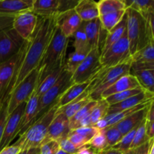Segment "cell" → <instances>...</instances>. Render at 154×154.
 <instances>
[{
    "mask_svg": "<svg viewBox=\"0 0 154 154\" xmlns=\"http://www.w3.org/2000/svg\"><path fill=\"white\" fill-rule=\"evenodd\" d=\"M56 28V17L45 18L38 17L35 29L31 37L26 40L25 54L20 67L11 81L5 99L8 97L14 89L29 74L37 69Z\"/></svg>",
    "mask_w": 154,
    "mask_h": 154,
    "instance_id": "obj_1",
    "label": "cell"
},
{
    "mask_svg": "<svg viewBox=\"0 0 154 154\" xmlns=\"http://www.w3.org/2000/svg\"><path fill=\"white\" fill-rule=\"evenodd\" d=\"M126 33L129 44L130 54L132 55L139 50L153 43V17L150 14L144 19L138 12L132 8L126 10Z\"/></svg>",
    "mask_w": 154,
    "mask_h": 154,
    "instance_id": "obj_2",
    "label": "cell"
},
{
    "mask_svg": "<svg viewBox=\"0 0 154 154\" xmlns=\"http://www.w3.org/2000/svg\"><path fill=\"white\" fill-rule=\"evenodd\" d=\"M69 39L57 27L56 28L37 68L38 72V84L51 72L64 67Z\"/></svg>",
    "mask_w": 154,
    "mask_h": 154,
    "instance_id": "obj_3",
    "label": "cell"
},
{
    "mask_svg": "<svg viewBox=\"0 0 154 154\" xmlns=\"http://www.w3.org/2000/svg\"><path fill=\"white\" fill-rule=\"evenodd\" d=\"M57 102L58 100L56 101L43 115L33 122L20 135L19 139L14 144L19 147L21 150L39 148L46 137L50 124L57 114L59 108Z\"/></svg>",
    "mask_w": 154,
    "mask_h": 154,
    "instance_id": "obj_4",
    "label": "cell"
},
{
    "mask_svg": "<svg viewBox=\"0 0 154 154\" xmlns=\"http://www.w3.org/2000/svg\"><path fill=\"white\" fill-rule=\"evenodd\" d=\"M72 74L67 72L64 68V70H63L61 76L54 84V85L39 98L37 114H36L33 122L37 120L41 116L43 115L51 108V105L56 101L58 100L62 94L72 84H74L72 82Z\"/></svg>",
    "mask_w": 154,
    "mask_h": 154,
    "instance_id": "obj_5",
    "label": "cell"
},
{
    "mask_svg": "<svg viewBox=\"0 0 154 154\" xmlns=\"http://www.w3.org/2000/svg\"><path fill=\"white\" fill-rule=\"evenodd\" d=\"M38 81L37 69L29 74L10 93L8 102V114H10L20 104L26 102L35 90Z\"/></svg>",
    "mask_w": 154,
    "mask_h": 154,
    "instance_id": "obj_6",
    "label": "cell"
},
{
    "mask_svg": "<svg viewBox=\"0 0 154 154\" xmlns=\"http://www.w3.org/2000/svg\"><path fill=\"white\" fill-rule=\"evenodd\" d=\"M132 61L127 33L101 54V63L105 68H111L126 62Z\"/></svg>",
    "mask_w": 154,
    "mask_h": 154,
    "instance_id": "obj_7",
    "label": "cell"
},
{
    "mask_svg": "<svg viewBox=\"0 0 154 154\" xmlns=\"http://www.w3.org/2000/svg\"><path fill=\"white\" fill-rule=\"evenodd\" d=\"M101 52L98 49H92L72 74L73 84H81L91 80L101 69Z\"/></svg>",
    "mask_w": 154,
    "mask_h": 154,
    "instance_id": "obj_8",
    "label": "cell"
},
{
    "mask_svg": "<svg viewBox=\"0 0 154 154\" xmlns=\"http://www.w3.org/2000/svg\"><path fill=\"white\" fill-rule=\"evenodd\" d=\"M25 42L12 26L0 30V64L16 55Z\"/></svg>",
    "mask_w": 154,
    "mask_h": 154,
    "instance_id": "obj_9",
    "label": "cell"
},
{
    "mask_svg": "<svg viewBox=\"0 0 154 154\" xmlns=\"http://www.w3.org/2000/svg\"><path fill=\"white\" fill-rule=\"evenodd\" d=\"M26 104V102L20 104L11 114L8 116L2 138L0 142V150L10 145L12 140L18 135L20 123L23 115Z\"/></svg>",
    "mask_w": 154,
    "mask_h": 154,
    "instance_id": "obj_10",
    "label": "cell"
},
{
    "mask_svg": "<svg viewBox=\"0 0 154 154\" xmlns=\"http://www.w3.org/2000/svg\"><path fill=\"white\" fill-rule=\"evenodd\" d=\"M84 27L91 50L98 49L102 52L108 32L103 28L99 18L88 22H84Z\"/></svg>",
    "mask_w": 154,
    "mask_h": 154,
    "instance_id": "obj_11",
    "label": "cell"
},
{
    "mask_svg": "<svg viewBox=\"0 0 154 154\" xmlns=\"http://www.w3.org/2000/svg\"><path fill=\"white\" fill-rule=\"evenodd\" d=\"M38 17L32 11L17 15L13 19L12 27L20 36L26 41L31 37L35 29Z\"/></svg>",
    "mask_w": 154,
    "mask_h": 154,
    "instance_id": "obj_12",
    "label": "cell"
},
{
    "mask_svg": "<svg viewBox=\"0 0 154 154\" xmlns=\"http://www.w3.org/2000/svg\"><path fill=\"white\" fill-rule=\"evenodd\" d=\"M33 0H0V17L14 19L17 15L32 11Z\"/></svg>",
    "mask_w": 154,
    "mask_h": 154,
    "instance_id": "obj_13",
    "label": "cell"
},
{
    "mask_svg": "<svg viewBox=\"0 0 154 154\" xmlns=\"http://www.w3.org/2000/svg\"><path fill=\"white\" fill-rule=\"evenodd\" d=\"M70 132L69 119L63 113L57 112L55 117L50 124L46 137L42 144L50 141H57L66 138Z\"/></svg>",
    "mask_w": 154,
    "mask_h": 154,
    "instance_id": "obj_14",
    "label": "cell"
},
{
    "mask_svg": "<svg viewBox=\"0 0 154 154\" xmlns=\"http://www.w3.org/2000/svg\"><path fill=\"white\" fill-rule=\"evenodd\" d=\"M57 27L66 38L72 37L74 33L81 26V20L77 14L75 9L63 12L56 17Z\"/></svg>",
    "mask_w": 154,
    "mask_h": 154,
    "instance_id": "obj_15",
    "label": "cell"
},
{
    "mask_svg": "<svg viewBox=\"0 0 154 154\" xmlns=\"http://www.w3.org/2000/svg\"><path fill=\"white\" fill-rule=\"evenodd\" d=\"M153 96L154 93L144 90L141 93H138L135 96H131L123 102L110 105L108 114L120 112V111L138 106V105L144 103V102L153 100Z\"/></svg>",
    "mask_w": 154,
    "mask_h": 154,
    "instance_id": "obj_16",
    "label": "cell"
},
{
    "mask_svg": "<svg viewBox=\"0 0 154 154\" xmlns=\"http://www.w3.org/2000/svg\"><path fill=\"white\" fill-rule=\"evenodd\" d=\"M19 53V52H18ZM18 53L8 61L0 64V101L5 99L8 88L14 74Z\"/></svg>",
    "mask_w": 154,
    "mask_h": 154,
    "instance_id": "obj_17",
    "label": "cell"
},
{
    "mask_svg": "<svg viewBox=\"0 0 154 154\" xmlns=\"http://www.w3.org/2000/svg\"><path fill=\"white\" fill-rule=\"evenodd\" d=\"M32 12L39 17H57L60 14V0H33Z\"/></svg>",
    "mask_w": 154,
    "mask_h": 154,
    "instance_id": "obj_18",
    "label": "cell"
},
{
    "mask_svg": "<svg viewBox=\"0 0 154 154\" xmlns=\"http://www.w3.org/2000/svg\"><path fill=\"white\" fill-rule=\"evenodd\" d=\"M150 105L146 108L139 110V111L132 114L131 115L125 117L124 119L118 122L117 124L114 125V126L120 131L123 136L132 129L138 127L139 125L145 120Z\"/></svg>",
    "mask_w": 154,
    "mask_h": 154,
    "instance_id": "obj_19",
    "label": "cell"
},
{
    "mask_svg": "<svg viewBox=\"0 0 154 154\" xmlns=\"http://www.w3.org/2000/svg\"><path fill=\"white\" fill-rule=\"evenodd\" d=\"M139 83L132 75H126L117 80L113 85L102 93L101 99H105L111 95L139 87Z\"/></svg>",
    "mask_w": 154,
    "mask_h": 154,
    "instance_id": "obj_20",
    "label": "cell"
},
{
    "mask_svg": "<svg viewBox=\"0 0 154 154\" xmlns=\"http://www.w3.org/2000/svg\"><path fill=\"white\" fill-rule=\"evenodd\" d=\"M38 100V96L36 94L34 90L33 93L26 104L23 115L22 120H21L19 126L18 134H20V135H21L33 123V120H34L36 114H37Z\"/></svg>",
    "mask_w": 154,
    "mask_h": 154,
    "instance_id": "obj_21",
    "label": "cell"
},
{
    "mask_svg": "<svg viewBox=\"0 0 154 154\" xmlns=\"http://www.w3.org/2000/svg\"><path fill=\"white\" fill-rule=\"evenodd\" d=\"M93 78L88 81L81 83V84H74L70 87H69L59 98L58 102H57L59 108L69 105V103H71L74 100L78 99L79 96H81L90 87L92 81H93Z\"/></svg>",
    "mask_w": 154,
    "mask_h": 154,
    "instance_id": "obj_22",
    "label": "cell"
},
{
    "mask_svg": "<svg viewBox=\"0 0 154 154\" xmlns=\"http://www.w3.org/2000/svg\"><path fill=\"white\" fill-rule=\"evenodd\" d=\"M75 11L82 22H88L99 17L97 2L91 0L78 1Z\"/></svg>",
    "mask_w": 154,
    "mask_h": 154,
    "instance_id": "obj_23",
    "label": "cell"
},
{
    "mask_svg": "<svg viewBox=\"0 0 154 154\" xmlns=\"http://www.w3.org/2000/svg\"><path fill=\"white\" fill-rule=\"evenodd\" d=\"M90 87H89L88 88H87V90H86L81 96H79L78 99H76L75 100H74L73 102L69 103V105H66V106L58 108L57 112L63 113V114L66 115V117H67L68 119H70L71 117H73L79 110H81L83 107L85 106L87 104H88L89 102L92 100L91 98L90 97Z\"/></svg>",
    "mask_w": 154,
    "mask_h": 154,
    "instance_id": "obj_24",
    "label": "cell"
},
{
    "mask_svg": "<svg viewBox=\"0 0 154 154\" xmlns=\"http://www.w3.org/2000/svg\"><path fill=\"white\" fill-rule=\"evenodd\" d=\"M126 8H132L140 14L144 19L154 14L153 0H123Z\"/></svg>",
    "mask_w": 154,
    "mask_h": 154,
    "instance_id": "obj_25",
    "label": "cell"
},
{
    "mask_svg": "<svg viewBox=\"0 0 154 154\" xmlns=\"http://www.w3.org/2000/svg\"><path fill=\"white\" fill-rule=\"evenodd\" d=\"M126 31V15L125 14L124 17L121 20L120 23L117 25H116L112 29L110 30L107 35L106 39H105V44L102 48L101 54H103L105 51H106L110 47L114 45L115 42L120 40L123 35H124L125 32Z\"/></svg>",
    "mask_w": 154,
    "mask_h": 154,
    "instance_id": "obj_26",
    "label": "cell"
},
{
    "mask_svg": "<svg viewBox=\"0 0 154 154\" xmlns=\"http://www.w3.org/2000/svg\"><path fill=\"white\" fill-rule=\"evenodd\" d=\"M64 67L54 70L51 73L48 74L39 84H38L37 87H36L35 90V92L38 96L39 98L42 95L45 94L50 88H51L54 85V84L57 82V80L61 76L62 73H63V70H64Z\"/></svg>",
    "mask_w": 154,
    "mask_h": 154,
    "instance_id": "obj_27",
    "label": "cell"
},
{
    "mask_svg": "<svg viewBox=\"0 0 154 154\" xmlns=\"http://www.w3.org/2000/svg\"><path fill=\"white\" fill-rule=\"evenodd\" d=\"M153 101V100H151V101H149V102H144V103L141 104V105H138V106L134 107V108H129V109L124 110V111H120V112L114 113V114H107V115L104 117V119L107 121V123H108V127H109V126H114V125L117 124L118 122H120V120L124 119L125 117L131 115L132 114L139 111V110L146 108V107L148 106V105H150Z\"/></svg>",
    "mask_w": 154,
    "mask_h": 154,
    "instance_id": "obj_28",
    "label": "cell"
},
{
    "mask_svg": "<svg viewBox=\"0 0 154 154\" xmlns=\"http://www.w3.org/2000/svg\"><path fill=\"white\" fill-rule=\"evenodd\" d=\"M144 90L154 93V70H144L131 73Z\"/></svg>",
    "mask_w": 154,
    "mask_h": 154,
    "instance_id": "obj_29",
    "label": "cell"
},
{
    "mask_svg": "<svg viewBox=\"0 0 154 154\" xmlns=\"http://www.w3.org/2000/svg\"><path fill=\"white\" fill-rule=\"evenodd\" d=\"M125 14H126V10L117 11L101 15L99 16V19L103 28L108 32L121 21Z\"/></svg>",
    "mask_w": 154,
    "mask_h": 154,
    "instance_id": "obj_30",
    "label": "cell"
},
{
    "mask_svg": "<svg viewBox=\"0 0 154 154\" xmlns=\"http://www.w3.org/2000/svg\"><path fill=\"white\" fill-rule=\"evenodd\" d=\"M72 37H74L73 46L75 48V51H81V52L88 54L91 51V48L89 45L88 41H87V36H86L85 31H84V22L81 23V26L74 33Z\"/></svg>",
    "mask_w": 154,
    "mask_h": 154,
    "instance_id": "obj_31",
    "label": "cell"
},
{
    "mask_svg": "<svg viewBox=\"0 0 154 154\" xmlns=\"http://www.w3.org/2000/svg\"><path fill=\"white\" fill-rule=\"evenodd\" d=\"M98 100H91L88 104L83 107L81 110L78 111L75 115L70 119H69V129L71 130H74V129H77L78 125L79 124L80 122L89 116L97 104Z\"/></svg>",
    "mask_w": 154,
    "mask_h": 154,
    "instance_id": "obj_32",
    "label": "cell"
},
{
    "mask_svg": "<svg viewBox=\"0 0 154 154\" xmlns=\"http://www.w3.org/2000/svg\"><path fill=\"white\" fill-rule=\"evenodd\" d=\"M99 16L111 12L126 10L124 3L121 0H102L97 2Z\"/></svg>",
    "mask_w": 154,
    "mask_h": 154,
    "instance_id": "obj_33",
    "label": "cell"
},
{
    "mask_svg": "<svg viewBox=\"0 0 154 154\" xmlns=\"http://www.w3.org/2000/svg\"><path fill=\"white\" fill-rule=\"evenodd\" d=\"M131 60L135 63H154L153 43H149L142 49L131 55Z\"/></svg>",
    "mask_w": 154,
    "mask_h": 154,
    "instance_id": "obj_34",
    "label": "cell"
},
{
    "mask_svg": "<svg viewBox=\"0 0 154 154\" xmlns=\"http://www.w3.org/2000/svg\"><path fill=\"white\" fill-rule=\"evenodd\" d=\"M109 106L110 105L105 99H100L98 100L97 104L90 114L92 126H94L95 123L103 119L108 114Z\"/></svg>",
    "mask_w": 154,
    "mask_h": 154,
    "instance_id": "obj_35",
    "label": "cell"
},
{
    "mask_svg": "<svg viewBox=\"0 0 154 154\" xmlns=\"http://www.w3.org/2000/svg\"><path fill=\"white\" fill-rule=\"evenodd\" d=\"M87 54H87V53L81 52V51H75L74 52H72L69 56L67 61H66L64 67L65 69L67 72L73 74Z\"/></svg>",
    "mask_w": 154,
    "mask_h": 154,
    "instance_id": "obj_36",
    "label": "cell"
},
{
    "mask_svg": "<svg viewBox=\"0 0 154 154\" xmlns=\"http://www.w3.org/2000/svg\"><path fill=\"white\" fill-rule=\"evenodd\" d=\"M144 89L142 87H137V88L132 89V90H126V91L121 92V93H116V94L111 95V96H108V97L105 98V101L108 103L109 105H114V104L119 103V102H121L123 101L126 100L128 98L131 97L132 96H135V95L138 94V93H141V91H143Z\"/></svg>",
    "mask_w": 154,
    "mask_h": 154,
    "instance_id": "obj_37",
    "label": "cell"
},
{
    "mask_svg": "<svg viewBox=\"0 0 154 154\" xmlns=\"http://www.w3.org/2000/svg\"><path fill=\"white\" fill-rule=\"evenodd\" d=\"M150 138L146 135V129H145V120L139 125L136 129L135 135H134L133 141H132V145H131L130 150H134V149L139 147L149 141Z\"/></svg>",
    "mask_w": 154,
    "mask_h": 154,
    "instance_id": "obj_38",
    "label": "cell"
},
{
    "mask_svg": "<svg viewBox=\"0 0 154 154\" xmlns=\"http://www.w3.org/2000/svg\"><path fill=\"white\" fill-rule=\"evenodd\" d=\"M88 146L94 149L98 153L104 151V150L108 149V142H107L106 138L102 132V131H99L96 135L92 138V139L89 141Z\"/></svg>",
    "mask_w": 154,
    "mask_h": 154,
    "instance_id": "obj_39",
    "label": "cell"
},
{
    "mask_svg": "<svg viewBox=\"0 0 154 154\" xmlns=\"http://www.w3.org/2000/svg\"><path fill=\"white\" fill-rule=\"evenodd\" d=\"M102 131L105 135V138H106L108 149L111 148L114 145H116L123 138V135L114 126L107 127L106 129Z\"/></svg>",
    "mask_w": 154,
    "mask_h": 154,
    "instance_id": "obj_40",
    "label": "cell"
},
{
    "mask_svg": "<svg viewBox=\"0 0 154 154\" xmlns=\"http://www.w3.org/2000/svg\"><path fill=\"white\" fill-rule=\"evenodd\" d=\"M138 128V127H137ZM137 128L132 129L130 132H128L127 134H126L125 135H123L122 139L117 143L116 145H114V147H112L111 148L117 149V150H120L123 153L128 151V150H130L131 145H132V141H133L134 135H135V132H136Z\"/></svg>",
    "mask_w": 154,
    "mask_h": 154,
    "instance_id": "obj_41",
    "label": "cell"
},
{
    "mask_svg": "<svg viewBox=\"0 0 154 154\" xmlns=\"http://www.w3.org/2000/svg\"><path fill=\"white\" fill-rule=\"evenodd\" d=\"M153 101L149 106L148 111L145 119L146 135L150 139L153 138L154 136V107Z\"/></svg>",
    "mask_w": 154,
    "mask_h": 154,
    "instance_id": "obj_42",
    "label": "cell"
},
{
    "mask_svg": "<svg viewBox=\"0 0 154 154\" xmlns=\"http://www.w3.org/2000/svg\"><path fill=\"white\" fill-rule=\"evenodd\" d=\"M67 138L78 149L88 144V141L86 138H84L79 134L75 132L73 130H71L69 132L67 135Z\"/></svg>",
    "mask_w": 154,
    "mask_h": 154,
    "instance_id": "obj_43",
    "label": "cell"
},
{
    "mask_svg": "<svg viewBox=\"0 0 154 154\" xmlns=\"http://www.w3.org/2000/svg\"><path fill=\"white\" fill-rule=\"evenodd\" d=\"M8 98L2 101L1 110H0V142H1L5 126L6 120H7L8 116Z\"/></svg>",
    "mask_w": 154,
    "mask_h": 154,
    "instance_id": "obj_44",
    "label": "cell"
},
{
    "mask_svg": "<svg viewBox=\"0 0 154 154\" xmlns=\"http://www.w3.org/2000/svg\"><path fill=\"white\" fill-rule=\"evenodd\" d=\"M59 146H60V150H63V151L66 152V153L69 154H77L78 152L79 151L80 149L77 148L70 141L66 138H61L58 141Z\"/></svg>",
    "mask_w": 154,
    "mask_h": 154,
    "instance_id": "obj_45",
    "label": "cell"
},
{
    "mask_svg": "<svg viewBox=\"0 0 154 154\" xmlns=\"http://www.w3.org/2000/svg\"><path fill=\"white\" fill-rule=\"evenodd\" d=\"M39 149V154H56L60 150V146L57 141H50L41 145Z\"/></svg>",
    "mask_w": 154,
    "mask_h": 154,
    "instance_id": "obj_46",
    "label": "cell"
},
{
    "mask_svg": "<svg viewBox=\"0 0 154 154\" xmlns=\"http://www.w3.org/2000/svg\"><path fill=\"white\" fill-rule=\"evenodd\" d=\"M73 131L75 132H76V133L81 135L84 138H86L88 141V143L92 139V138L99 132L97 129H96L95 127H93V126H91V127L78 128V129H74Z\"/></svg>",
    "mask_w": 154,
    "mask_h": 154,
    "instance_id": "obj_47",
    "label": "cell"
},
{
    "mask_svg": "<svg viewBox=\"0 0 154 154\" xmlns=\"http://www.w3.org/2000/svg\"><path fill=\"white\" fill-rule=\"evenodd\" d=\"M144 70H154V63H131L130 74Z\"/></svg>",
    "mask_w": 154,
    "mask_h": 154,
    "instance_id": "obj_48",
    "label": "cell"
},
{
    "mask_svg": "<svg viewBox=\"0 0 154 154\" xmlns=\"http://www.w3.org/2000/svg\"><path fill=\"white\" fill-rule=\"evenodd\" d=\"M78 3L76 0H60V14L75 9Z\"/></svg>",
    "mask_w": 154,
    "mask_h": 154,
    "instance_id": "obj_49",
    "label": "cell"
},
{
    "mask_svg": "<svg viewBox=\"0 0 154 154\" xmlns=\"http://www.w3.org/2000/svg\"><path fill=\"white\" fill-rule=\"evenodd\" d=\"M153 138L150 139L149 141H147V143L143 144L142 146L134 149V154H149L150 146H151V144H153Z\"/></svg>",
    "mask_w": 154,
    "mask_h": 154,
    "instance_id": "obj_50",
    "label": "cell"
},
{
    "mask_svg": "<svg viewBox=\"0 0 154 154\" xmlns=\"http://www.w3.org/2000/svg\"><path fill=\"white\" fill-rule=\"evenodd\" d=\"M20 151L21 150L19 147L12 144L7 146L0 150V154H18Z\"/></svg>",
    "mask_w": 154,
    "mask_h": 154,
    "instance_id": "obj_51",
    "label": "cell"
},
{
    "mask_svg": "<svg viewBox=\"0 0 154 154\" xmlns=\"http://www.w3.org/2000/svg\"><path fill=\"white\" fill-rule=\"evenodd\" d=\"M12 22H13V19L0 17V30L5 29H7L8 27H11Z\"/></svg>",
    "mask_w": 154,
    "mask_h": 154,
    "instance_id": "obj_52",
    "label": "cell"
},
{
    "mask_svg": "<svg viewBox=\"0 0 154 154\" xmlns=\"http://www.w3.org/2000/svg\"><path fill=\"white\" fill-rule=\"evenodd\" d=\"M77 154H99L94 149H93L92 147H90V146L87 145L82 147L81 148H80L79 151L78 152Z\"/></svg>",
    "mask_w": 154,
    "mask_h": 154,
    "instance_id": "obj_53",
    "label": "cell"
},
{
    "mask_svg": "<svg viewBox=\"0 0 154 154\" xmlns=\"http://www.w3.org/2000/svg\"><path fill=\"white\" fill-rule=\"evenodd\" d=\"M40 149L39 148H30L27 150H21L18 154H39Z\"/></svg>",
    "mask_w": 154,
    "mask_h": 154,
    "instance_id": "obj_54",
    "label": "cell"
},
{
    "mask_svg": "<svg viewBox=\"0 0 154 154\" xmlns=\"http://www.w3.org/2000/svg\"><path fill=\"white\" fill-rule=\"evenodd\" d=\"M99 154H124V153H123V152L120 151V150H117V149L109 148L104 150V151L101 152V153H99Z\"/></svg>",
    "mask_w": 154,
    "mask_h": 154,
    "instance_id": "obj_55",
    "label": "cell"
},
{
    "mask_svg": "<svg viewBox=\"0 0 154 154\" xmlns=\"http://www.w3.org/2000/svg\"><path fill=\"white\" fill-rule=\"evenodd\" d=\"M149 154H154V142L151 144V146H150Z\"/></svg>",
    "mask_w": 154,
    "mask_h": 154,
    "instance_id": "obj_56",
    "label": "cell"
},
{
    "mask_svg": "<svg viewBox=\"0 0 154 154\" xmlns=\"http://www.w3.org/2000/svg\"><path fill=\"white\" fill-rule=\"evenodd\" d=\"M56 154H69V153H66V152H65V151H63V150H59L58 151H57V153H56Z\"/></svg>",
    "mask_w": 154,
    "mask_h": 154,
    "instance_id": "obj_57",
    "label": "cell"
},
{
    "mask_svg": "<svg viewBox=\"0 0 154 154\" xmlns=\"http://www.w3.org/2000/svg\"><path fill=\"white\" fill-rule=\"evenodd\" d=\"M124 154H134V150H129L128 151L125 152Z\"/></svg>",
    "mask_w": 154,
    "mask_h": 154,
    "instance_id": "obj_58",
    "label": "cell"
},
{
    "mask_svg": "<svg viewBox=\"0 0 154 154\" xmlns=\"http://www.w3.org/2000/svg\"><path fill=\"white\" fill-rule=\"evenodd\" d=\"M2 102L0 101V110H1V107H2Z\"/></svg>",
    "mask_w": 154,
    "mask_h": 154,
    "instance_id": "obj_59",
    "label": "cell"
}]
</instances>
